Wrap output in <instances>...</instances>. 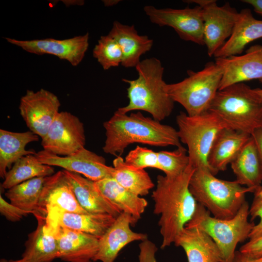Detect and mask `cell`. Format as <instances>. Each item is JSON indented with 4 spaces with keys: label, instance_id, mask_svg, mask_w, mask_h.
<instances>
[{
    "label": "cell",
    "instance_id": "cell-32",
    "mask_svg": "<svg viewBox=\"0 0 262 262\" xmlns=\"http://www.w3.org/2000/svg\"><path fill=\"white\" fill-rule=\"evenodd\" d=\"M93 55L104 70L118 66L123 59L120 46L109 34L100 37L93 49Z\"/></svg>",
    "mask_w": 262,
    "mask_h": 262
},
{
    "label": "cell",
    "instance_id": "cell-10",
    "mask_svg": "<svg viewBox=\"0 0 262 262\" xmlns=\"http://www.w3.org/2000/svg\"><path fill=\"white\" fill-rule=\"evenodd\" d=\"M144 11L151 22L172 28L183 40L204 45V21L202 8L158 9L147 5Z\"/></svg>",
    "mask_w": 262,
    "mask_h": 262
},
{
    "label": "cell",
    "instance_id": "cell-2",
    "mask_svg": "<svg viewBox=\"0 0 262 262\" xmlns=\"http://www.w3.org/2000/svg\"><path fill=\"white\" fill-rule=\"evenodd\" d=\"M103 127L106 139L103 150L116 157L121 156L125 148L134 143L158 147L182 146L174 128L145 116L139 111L127 115L116 111L104 122Z\"/></svg>",
    "mask_w": 262,
    "mask_h": 262
},
{
    "label": "cell",
    "instance_id": "cell-44",
    "mask_svg": "<svg viewBox=\"0 0 262 262\" xmlns=\"http://www.w3.org/2000/svg\"><path fill=\"white\" fill-rule=\"evenodd\" d=\"M9 261V262H25L22 261L21 259L19 260H10Z\"/></svg>",
    "mask_w": 262,
    "mask_h": 262
},
{
    "label": "cell",
    "instance_id": "cell-43",
    "mask_svg": "<svg viewBox=\"0 0 262 262\" xmlns=\"http://www.w3.org/2000/svg\"><path fill=\"white\" fill-rule=\"evenodd\" d=\"M262 85V79L259 80ZM257 94L262 99V87L254 89Z\"/></svg>",
    "mask_w": 262,
    "mask_h": 262
},
{
    "label": "cell",
    "instance_id": "cell-35",
    "mask_svg": "<svg viewBox=\"0 0 262 262\" xmlns=\"http://www.w3.org/2000/svg\"><path fill=\"white\" fill-rule=\"evenodd\" d=\"M253 193L254 197L249 209L250 221L253 222L257 217L260 218V221L253 228L248 237L249 240L262 236V185L257 187Z\"/></svg>",
    "mask_w": 262,
    "mask_h": 262
},
{
    "label": "cell",
    "instance_id": "cell-36",
    "mask_svg": "<svg viewBox=\"0 0 262 262\" xmlns=\"http://www.w3.org/2000/svg\"><path fill=\"white\" fill-rule=\"evenodd\" d=\"M0 213L7 220L11 222H17L31 213L22 210L5 201L0 195Z\"/></svg>",
    "mask_w": 262,
    "mask_h": 262
},
{
    "label": "cell",
    "instance_id": "cell-40",
    "mask_svg": "<svg viewBox=\"0 0 262 262\" xmlns=\"http://www.w3.org/2000/svg\"><path fill=\"white\" fill-rule=\"evenodd\" d=\"M233 262H262V256L259 257H252L246 254L236 251Z\"/></svg>",
    "mask_w": 262,
    "mask_h": 262
},
{
    "label": "cell",
    "instance_id": "cell-45",
    "mask_svg": "<svg viewBox=\"0 0 262 262\" xmlns=\"http://www.w3.org/2000/svg\"><path fill=\"white\" fill-rule=\"evenodd\" d=\"M0 262H9V261H8L6 259L2 258L0 259Z\"/></svg>",
    "mask_w": 262,
    "mask_h": 262
},
{
    "label": "cell",
    "instance_id": "cell-13",
    "mask_svg": "<svg viewBox=\"0 0 262 262\" xmlns=\"http://www.w3.org/2000/svg\"><path fill=\"white\" fill-rule=\"evenodd\" d=\"M35 156L43 164L82 174L94 181L112 177L113 166L107 165L103 157L85 147L67 156L57 155L45 150L36 153Z\"/></svg>",
    "mask_w": 262,
    "mask_h": 262
},
{
    "label": "cell",
    "instance_id": "cell-22",
    "mask_svg": "<svg viewBox=\"0 0 262 262\" xmlns=\"http://www.w3.org/2000/svg\"><path fill=\"white\" fill-rule=\"evenodd\" d=\"M251 135L224 128L217 135L210 150L208 163L212 173L225 171L235 159Z\"/></svg>",
    "mask_w": 262,
    "mask_h": 262
},
{
    "label": "cell",
    "instance_id": "cell-8",
    "mask_svg": "<svg viewBox=\"0 0 262 262\" xmlns=\"http://www.w3.org/2000/svg\"><path fill=\"white\" fill-rule=\"evenodd\" d=\"M176 122L180 141L188 148L190 164L195 168H205L211 172L208 157L217 135L225 128L222 122L209 111L195 116L180 112Z\"/></svg>",
    "mask_w": 262,
    "mask_h": 262
},
{
    "label": "cell",
    "instance_id": "cell-19",
    "mask_svg": "<svg viewBox=\"0 0 262 262\" xmlns=\"http://www.w3.org/2000/svg\"><path fill=\"white\" fill-rule=\"evenodd\" d=\"M58 258L67 262H90L97 254L99 239L86 233L57 226Z\"/></svg>",
    "mask_w": 262,
    "mask_h": 262
},
{
    "label": "cell",
    "instance_id": "cell-34",
    "mask_svg": "<svg viewBox=\"0 0 262 262\" xmlns=\"http://www.w3.org/2000/svg\"><path fill=\"white\" fill-rule=\"evenodd\" d=\"M124 161L127 164L136 168L159 169L157 152L146 147L137 146L129 151Z\"/></svg>",
    "mask_w": 262,
    "mask_h": 262
},
{
    "label": "cell",
    "instance_id": "cell-7",
    "mask_svg": "<svg viewBox=\"0 0 262 262\" xmlns=\"http://www.w3.org/2000/svg\"><path fill=\"white\" fill-rule=\"evenodd\" d=\"M181 81L166 84V91L174 102L180 104L190 116L208 111L219 90L221 68L214 62L207 63L198 71L188 70Z\"/></svg>",
    "mask_w": 262,
    "mask_h": 262
},
{
    "label": "cell",
    "instance_id": "cell-39",
    "mask_svg": "<svg viewBox=\"0 0 262 262\" xmlns=\"http://www.w3.org/2000/svg\"><path fill=\"white\" fill-rule=\"evenodd\" d=\"M251 136L255 142L262 165V127L255 130Z\"/></svg>",
    "mask_w": 262,
    "mask_h": 262
},
{
    "label": "cell",
    "instance_id": "cell-1",
    "mask_svg": "<svg viewBox=\"0 0 262 262\" xmlns=\"http://www.w3.org/2000/svg\"><path fill=\"white\" fill-rule=\"evenodd\" d=\"M195 169L189 164L178 175L157 177L156 186L151 196L154 202L153 213L160 216L158 225L163 249L174 243L195 213L197 203L189 189Z\"/></svg>",
    "mask_w": 262,
    "mask_h": 262
},
{
    "label": "cell",
    "instance_id": "cell-23",
    "mask_svg": "<svg viewBox=\"0 0 262 262\" xmlns=\"http://www.w3.org/2000/svg\"><path fill=\"white\" fill-rule=\"evenodd\" d=\"M51 224L61 226L101 237L114 223L116 218L107 214H92L51 211L45 217Z\"/></svg>",
    "mask_w": 262,
    "mask_h": 262
},
{
    "label": "cell",
    "instance_id": "cell-4",
    "mask_svg": "<svg viewBox=\"0 0 262 262\" xmlns=\"http://www.w3.org/2000/svg\"><path fill=\"white\" fill-rule=\"evenodd\" d=\"M208 111L226 128L251 135L262 127V99L244 82L218 90Z\"/></svg>",
    "mask_w": 262,
    "mask_h": 262
},
{
    "label": "cell",
    "instance_id": "cell-16",
    "mask_svg": "<svg viewBox=\"0 0 262 262\" xmlns=\"http://www.w3.org/2000/svg\"><path fill=\"white\" fill-rule=\"evenodd\" d=\"M51 211L88 213L78 203L63 171L48 177L33 214L35 217H45Z\"/></svg>",
    "mask_w": 262,
    "mask_h": 262
},
{
    "label": "cell",
    "instance_id": "cell-27",
    "mask_svg": "<svg viewBox=\"0 0 262 262\" xmlns=\"http://www.w3.org/2000/svg\"><path fill=\"white\" fill-rule=\"evenodd\" d=\"M39 136L29 131L17 132L0 130V177L4 179L7 169L21 157L35 155L33 150L26 149L30 143L38 141Z\"/></svg>",
    "mask_w": 262,
    "mask_h": 262
},
{
    "label": "cell",
    "instance_id": "cell-17",
    "mask_svg": "<svg viewBox=\"0 0 262 262\" xmlns=\"http://www.w3.org/2000/svg\"><path fill=\"white\" fill-rule=\"evenodd\" d=\"M135 222L128 213H122L99 239L98 250L92 261L114 262L121 250L129 244L147 239L146 234L132 231Z\"/></svg>",
    "mask_w": 262,
    "mask_h": 262
},
{
    "label": "cell",
    "instance_id": "cell-12",
    "mask_svg": "<svg viewBox=\"0 0 262 262\" xmlns=\"http://www.w3.org/2000/svg\"><path fill=\"white\" fill-rule=\"evenodd\" d=\"M61 106L57 96L44 89L27 90L20 101V114L30 131L42 139L55 120Z\"/></svg>",
    "mask_w": 262,
    "mask_h": 262
},
{
    "label": "cell",
    "instance_id": "cell-30",
    "mask_svg": "<svg viewBox=\"0 0 262 262\" xmlns=\"http://www.w3.org/2000/svg\"><path fill=\"white\" fill-rule=\"evenodd\" d=\"M54 174L52 166L41 163L35 155H28L16 161L7 171L2 187L8 190L29 180Z\"/></svg>",
    "mask_w": 262,
    "mask_h": 262
},
{
    "label": "cell",
    "instance_id": "cell-9",
    "mask_svg": "<svg viewBox=\"0 0 262 262\" xmlns=\"http://www.w3.org/2000/svg\"><path fill=\"white\" fill-rule=\"evenodd\" d=\"M185 1L196 3L202 8L204 45L208 55L213 56L231 35L239 12L229 2L219 6L214 0Z\"/></svg>",
    "mask_w": 262,
    "mask_h": 262
},
{
    "label": "cell",
    "instance_id": "cell-18",
    "mask_svg": "<svg viewBox=\"0 0 262 262\" xmlns=\"http://www.w3.org/2000/svg\"><path fill=\"white\" fill-rule=\"evenodd\" d=\"M35 217L37 227L28 235L21 259L25 262H52L58 258L57 227L45 217Z\"/></svg>",
    "mask_w": 262,
    "mask_h": 262
},
{
    "label": "cell",
    "instance_id": "cell-25",
    "mask_svg": "<svg viewBox=\"0 0 262 262\" xmlns=\"http://www.w3.org/2000/svg\"><path fill=\"white\" fill-rule=\"evenodd\" d=\"M108 34L120 46L123 55L121 65L126 68L135 67L141 55L149 51L153 41L147 35H139L134 25L115 21Z\"/></svg>",
    "mask_w": 262,
    "mask_h": 262
},
{
    "label": "cell",
    "instance_id": "cell-14",
    "mask_svg": "<svg viewBox=\"0 0 262 262\" xmlns=\"http://www.w3.org/2000/svg\"><path fill=\"white\" fill-rule=\"evenodd\" d=\"M6 41L25 51L37 55L51 54L77 66L82 62L89 46V33L59 40L53 38L19 40L6 37Z\"/></svg>",
    "mask_w": 262,
    "mask_h": 262
},
{
    "label": "cell",
    "instance_id": "cell-3",
    "mask_svg": "<svg viewBox=\"0 0 262 262\" xmlns=\"http://www.w3.org/2000/svg\"><path fill=\"white\" fill-rule=\"evenodd\" d=\"M135 68L137 79H122L129 84V103L116 111L122 114L143 111L161 122L171 115L175 103L166 91L167 83L163 79L164 67L159 59L152 57L141 61Z\"/></svg>",
    "mask_w": 262,
    "mask_h": 262
},
{
    "label": "cell",
    "instance_id": "cell-26",
    "mask_svg": "<svg viewBox=\"0 0 262 262\" xmlns=\"http://www.w3.org/2000/svg\"><path fill=\"white\" fill-rule=\"evenodd\" d=\"M94 182L107 200L122 213L130 215L135 222H137L147 206L146 199L126 189L112 177Z\"/></svg>",
    "mask_w": 262,
    "mask_h": 262
},
{
    "label": "cell",
    "instance_id": "cell-11",
    "mask_svg": "<svg viewBox=\"0 0 262 262\" xmlns=\"http://www.w3.org/2000/svg\"><path fill=\"white\" fill-rule=\"evenodd\" d=\"M41 141L44 150L59 155L67 156L84 147V125L69 112H59Z\"/></svg>",
    "mask_w": 262,
    "mask_h": 262
},
{
    "label": "cell",
    "instance_id": "cell-21",
    "mask_svg": "<svg viewBox=\"0 0 262 262\" xmlns=\"http://www.w3.org/2000/svg\"><path fill=\"white\" fill-rule=\"evenodd\" d=\"M262 38V20L255 18L250 9L239 12L231 35L213 57L224 58L240 55L250 43Z\"/></svg>",
    "mask_w": 262,
    "mask_h": 262
},
{
    "label": "cell",
    "instance_id": "cell-24",
    "mask_svg": "<svg viewBox=\"0 0 262 262\" xmlns=\"http://www.w3.org/2000/svg\"><path fill=\"white\" fill-rule=\"evenodd\" d=\"M63 171L71 185L78 203L88 213L107 214L115 218L122 213L103 197L94 181L78 173Z\"/></svg>",
    "mask_w": 262,
    "mask_h": 262
},
{
    "label": "cell",
    "instance_id": "cell-6",
    "mask_svg": "<svg viewBox=\"0 0 262 262\" xmlns=\"http://www.w3.org/2000/svg\"><path fill=\"white\" fill-rule=\"evenodd\" d=\"M249 206L246 201L232 218L221 219L212 216L210 213L197 203L195 213L185 227H198L206 232L219 247L223 262H233L236 247L248 239L255 226L248 221Z\"/></svg>",
    "mask_w": 262,
    "mask_h": 262
},
{
    "label": "cell",
    "instance_id": "cell-37",
    "mask_svg": "<svg viewBox=\"0 0 262 262\" xmlns=\"http://www.w3.org/2000/svg\"><path fill=\"white\" fill-rule=\"evenodd\" d=\"M139 246V262H157L155 254L158 248L154 243L147 239L142 241Z\"/></svg>",
    "mask_w": 262,
    "mask_h": 262
},
{
    "label": "cell",
    "instance_id": "cell-42",
    "mask_svg": "<svg viewBox=\"0 0 262 262\" xmlns=\"http://www.w3.org/2000/svg\"><path fill=\"white\" fill-rule=\"evenodd\" d=\"M103 1L105 6H111L116 5L117 3H118L120 1V0H103Z\"/></svg>",
    "mask_w": 262,
    "mask_h": 262
},
{
    "label": "cell",
    "instance_id": "cell-5",
    "mask_svg": "<svg viewBox=\"0 0 262 262\" xmlns=\"http://www.w3.org/2000/svg\"><path fill=\"white\" fill-rule=\"evenodd\" d=\"M190 191L198 204L213 216L221 219L233 218L246 200L247 193L255 189L215 177L209 170L195 168L189 182Z\"/></svg>",
    "mask_w": 262,
    "mask_h": 262
},
{
    "label": "cell",
    "instance_id": "cell-41",
    "mask_svg": "<svg viewBox=\"0 0 262 262\" xmlns=\"http://www.w3.org/2000/svg\"><path fill=\"white\" fill-rule=\"evenodd\" d=\"M241 1L250 5L254 12L262 16V0H243Z\"/></svg>",
    "mask_w": 262,
    "mask_h": 262
},
{
    "label": "cell",
    "instance_id": "cell-38",
    "mask_svg": "<svg viewBox=\"0 0 262 262\" xmlns=\"http://www.w3.org/2000/svg\"><path fill=\"white\" fill-rule=\"evenodd\" d=\"M252 257H259L262 256V236L256 239L248 240L242 246L239 250Z\"/></svg>",
    "mask_w": 262,
    "mask_h": 262
},
{
    "label": "cell",
    "instance_id": "cell-28",
    "mask_svg": "<svg viewBox=\"0 0 262 262\" xmlns=\"http://www.w3.org/2000/svg\"><path fill=\"white\" fill-rule=\"evenodd\" d=\"M230 165L239 184L253 189L261 185L262 165L251 136Z\"/></svg>",
    "mask_w": 262,
    "mask_h": 262
},
{
    "label": "cell",
    "instance_id": "cell-29",
    "mask_svg": "<svg viewBox=\"0 0 262 262\" xmlns=\"http://www.w3.org/2000/svg\"><path fill=\"white\" fill-rule=\"evenodd\" d=\"M113 164L112 178L133 193L140 196H146L154 186L150 176L144 169L127 164L121 156L116 157Z\"/></svg>",
    "mask_w": 262,
    "mask_h": 262
},
{
    "label": "cell",
    "instance_id": "cell-33",
    "mask_svg": "<svg viewBox=\"0 0 262 262\" xmlns=\"http://www.w3.org/2000/svg\"><path fill=\"white\" fill-rule=\"evenodd\" d=\"M159 170L165 176L174 177L182 173L189 165L187 150L183 147L173 151H160L157 152Z\"/></svg>",
    "mask_w": 262,
    "mask_h": 262
},
{
    "label": "cell",
    "instance_id": "cell-20",
    "mask_svg": "<svg viewBox=\"0 0 262 262\" xmlns=\"http://www.w3.org/2000/svg\"><path fill=\"white\" fill-rule=\"evenodd\" d=\"M174 244L183 249L188 262H223L222 253L216 243L198 227H185Z\"/></svg>",
    "mask_w": 262,
    "mask_h": 262
},
{
    "label": "cell",
    "instance_id": "cell-15",
    "mask_svg": "<svg viewBox=\"0 0 262 262\" xmlns=\"http://www.w3.org/2000/svg\"><path fill=\"white\" fill-rule=\"evenodd\" d=\"M221 68L219 90L234 84L262 79V45L250 47L243 55L215 58Z\"/></svg>",
    "mask_w": 262,
    "mask_h": 262
},
{
    "label": "cell",
    "instance_id": "cell-31",
    "mask_svg": "<svg viewBox=\"0 0 262 262\" xmlns=\"http://www.w3.org/2000/svg\"><path fill=\"white\" fill-rule=\"evenodd\" d=\"M48 177H36L24 181L8 189L5 196L10 203L33 214L37 208Z\"/></svg>",
    "mask_w": 262,
    "mask_h": 262
}]
</instances>
